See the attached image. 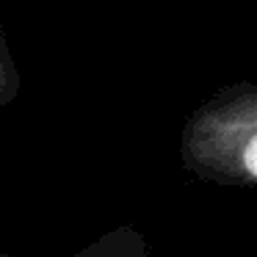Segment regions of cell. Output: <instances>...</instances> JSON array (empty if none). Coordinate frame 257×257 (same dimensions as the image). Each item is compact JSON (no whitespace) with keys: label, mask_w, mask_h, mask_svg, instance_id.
<instances>
[{"label":"cell","mask_w":257,"mask_h":257,"mask_svg":"<svg viewBox=\"0 0 257 257\" xmlns=\"http://www.w3.org/2000/svg\"><path fill=\"white\" fill-rule=\"evenodd\" d=\"M180 163L202 183L257 191V83L221 86L191 111Z\"/></svg>","instance_id":"1"},{"label":"cell","mask_w":257,"mask_h":257,"mask_svg":"<svg viewBox=\"0 0 257 257\" xmlns=\"http://www.w3.org/2000/svg\"><path fill=\"white\" fill-rule=\"evenodd\" d=\"M69 257H152V251L139 227L119 224L97 235L94 240H89L83 249L72 251Z\"/></svg>","instance_id":"2"},{"label":"cell","mask_w":257,"mask_h":257,"mask_svg":"<svg viewBox=\"0 0 257 257\" xmlns=\"http://www.w3.org/2000/svg\"><path fill=\"white\" fill-rule=\"evenodd\" d=\"M20 86H23V78H20L17 61H14L12 45H9V34L6 25L0 20V108L12 105L20 97Z\"/></svg>","instance_id":"3"},{"label":"cell","mask_w":257,"mask_h":257,"mask_svg":"<svg viewBox=\"0 0 257 257\" xmlns=\"http://www.w3.org/2000/svg\"><path fill=\"white\" fill-rule=\"evenodd\" d=\"M0 257H17V254H12V251H0Z\"/></svg>","instance_id":"4"}]
</instances>
